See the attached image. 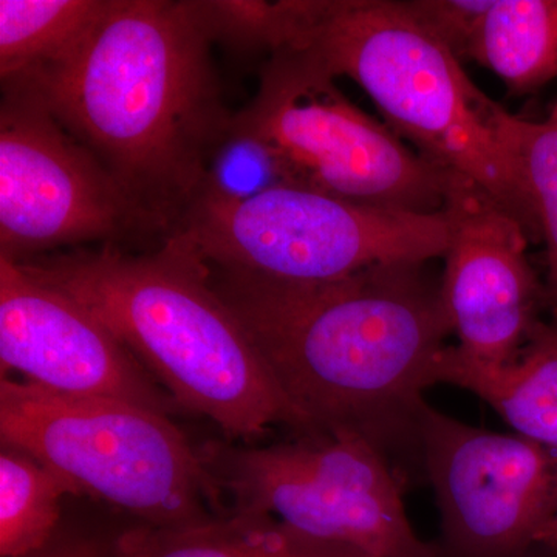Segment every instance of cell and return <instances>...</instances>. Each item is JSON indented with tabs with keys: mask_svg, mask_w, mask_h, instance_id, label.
Here are the masks:
<instances>
[{
	"mask_svg": "<svg viewBox=\"0 0 557 557\" xmlns=\"http://www.w3.org/2000/svg\"><path fill=\"white\" fill-rule=\"evenodd\" d=\"M207 2L110 0L67 60L30 90L94 153L153 228L177 233L228 135Z\"/></svg>",
	"mask_w": 557,
	"mask_h": 557,
	"instance_id": "6da1fadb",
	"label": "cell"
},
{
	"mask_svg": "<svg viewBox=\"0 0 557 557\" xmlns=\"http://www.w3.org/2000/svg\"><path fill=\"white\" fill-rule=\"evenodd\" d=\"M208 277L298 412L304 435L351 431L380 448L395 435L416 438L423 391L435 384L453 335L426 263H384L317 285Z\"/></svg>",
	"mask_w": 557,
	"mask_h": 557,
	"instance_id": "7a4b0ae2",
	"label": "cell"
},
{
	"mask_svg": "<svg viewBox=\"0 0 557 557\" xmlns=\"http://www.w3.org/2000/svg\"><path fill=\"white\" fill-rule=\"evenodd\" d=\"M17 265L100 319L183 413L208 418L231 442L277 426L306 434L247 330L182 249L101 245Z\"/></svg>",
	"mask_w": 557,
	"mask_h": 557,
	"instance_id": "3957f363",
	"label": "cell"
},
{
	"mask_svg": "<svg viewBox=\"0 0 557 557\" xmlns=\"http://www.w3.org/2000/svg\"><path fill=\"white\" fill-rule=\"evenodd\" d=\"M273 51L309 54L357 83L384 123L443 171L475 183L542 240L533 194L505 138L507 110L397 0H281Z\"/></svg>",
	"mask_w": 557,
	"mask_h": 557,
	"instance_id": "277c9868",
	"label": "cell"
},
{
	"mask_svg": "<svg viewBox=\"0 0 557 557\" xmlns=\"http://www.w3.org/2000/svg\"><path fill=\"white\" fill-rule=\"evenodd\" d=\"M0 438L58 472L76 497L97 498L135 525L177 527L223 515L200 448L166 413L2 379Z\"/></svg>",
	"mask_w": 557,
	"mask_h": 557,
	"instance_id": "5b68a950",
	"label": "cell"
},
{
	"mask_svg": "<svg viewBox=\"0 0 557 557\" xmlns=\"http://www.w3.org/2000/svg\"><path fill=\"white\" fill-rule=\"evenodd\" d=\"M209 274L278 285L341 281L384 263L445 258L448 220L277 186L251 199L201 196L168 237Z\"/></svg>",
	"mask_w": 557,
	"mask_h": 557,
	"instance_id": "8992f818",
	"label": "cell"
},
{
	"mask_svg": "<svg viewBox=\"0 0 557 557\" xmlns=\"http://www.w3.org/2000/svg\"><path fill=\"white\" fill-rule=\"evenodd\" d=\"M335 79L309 54L274 51L255 100L234 113L231 127L269 150L285 186L368 207L443 212L453 174L357 108Z\"/></svg>",
	"mask_w": 557,
	"mask_h": 557,
	"instance_id": "52a82bcc",
	"label": "cell"
},
{
	"mask_svg": "<svg viewBox=\"0 0 557 557\" xmlns=\"http://www.w3.org/2000/svg\"><path fill=\"white\" fill-rule=\"evenodd\" d=\"M223 511L271 516L370 557H440L417 536L394 472L375 443L351 431L269 446H200Z\"/></svg>",
	"mask_w": 557,
	"mask_h": 557,
	"instance_id": "ba28073f",
	"label": "cell"
},
{
	"mask_svg": "<svg viewBox=\"0 0 557 557\" xmlns=\"http://www.w3.org/2000/svg\"><path fill=\"white\" fill-rule=\"evenodd\" d=\"M90 242L163 244L116 180L33 91L2 87L0 258L20 263Z\"/></svg>",
	"mask_w": 557,
	"mask_h": 557,
	"instance_id": "9c48e42d",
	"label": "cell"
},
{
	"mask_svg": "<svg viewBox=\"0 0 557 557\" xmlns=\"http://www.w3.org/2000/svg\"><path fill=\"white\" fill-rule=\"evenodd\" d=\"M416 440L450 557H520L557 511V450L421 403Z\"/></svg>",
	"mask_w": 557,
	"mask_h": 557,
	"instance_id": "30bf717a",
	"label": "cell"
},
{
	"mask_svg": "<svg viewBox=\"0 0 557 557\" xmlns=\"http://www.w3.org/2000/svg\"><path fill=\"white\" fill-rule=\"evenodd\" d=\"M443 214L449 242L440 278L454 354L486 366L518 357L547 304L525 228L475 183L450 175Z\"/></svg>",
	"mask_w": 557,
	"mask_h": 557,
	"instance_id": "8fae6325",
	"label": "cell"
},
{
	"mask_svg": "<svg viewBox=\"0 0 557 557\" xmlns=\"http://www.w3.org/2000/svg\"><path fill=\"white\" fill-rule=\"evenodd\" d=\"M0 364L53 394L183 413L112 332L60 289L0 258Z\"/></svg>",
	"mask_w": 557,
	"mask_h": 557,
	"instance_id": "7c38bea8",
	"label": "cell"
},
{
	"mask_svg": "<svg viewBox=\"0 0 557 557\" xmlns=\"http://www.w3.org/2000/svg\"><path fill=\"white\" fill-rule=\"evenodd\" d=\"M437 383L478 395L520 437L557 450V319H542L508 364L467 361L446 347L435 368Z\"/></svg>",
	"mask_w": 557,
	"mask_h": 557,
	"instance_id": "4fadbf2b",
	"label": "cell"
},
{
	"mask_svg": "<svg viewBox=\"0 0 557 557\" xmlns=\"http://www.w3.org/2000/svg\"><path fill=\"white\" fill-rule=\"evenodd\" d=\"M110 557H370L319 541L258 512L226 511L185 525H134L116 534Z\"/></svg>",
	"mask_w": 557,
	"mask_h": 557,
	"instance_id": "5bb4252c",
	"label": "cell"
},
{
	"mask_svg": "<svg viewBox=\"0 0 557 557\" xmlns=\"http://www.w3.org/2000/svg\"><path fill=\"white\" fill-rule=\"evenodd\" d=\"M110 0H0L2 86L38 78L75 53Z\"/></svg>",
	"mask_w": 557,
	"mask_h": 557,
	"instance_id": "9a60e30c",
	"label": "cell"
},
{
	"mask_svg": "<svg viewBox=\"0 0 557 557\" xmlns=\"http://www.w3.org/2000/svg\"><path fill=\"white\" fill-rule=\"evenodd\" d=\"M469 61L491 70L515 95L557 79V0H493Z\"/></svg>",
	"mask_w": 557,
	"mask_h": 557,
	"instance_id": "2e32d148",
	"label": "cell"
},
{
	"mask_svg": "<svg viewBox=\"0 0 557 557\" xmlns=\"http://www.w3.org/2000/svg\"><path fill=\"white\" fill-rule=\"evenodd\" d=\"M72 485L13 446L0 450V557H25L57 536Z\"/></svg>",
	"mask_w": 557,
	"mask_h": 557,
	"instance_id": "e0dca14e",
	"label": "cell"
},
{
	"mask_svg": "<svg viewBox=\"0 0 557 557\" xmlns=\"http://www.w3.org/2000/svg\"><path fill=\"white\" fill-rule=\"evenodd\" d=\"M504 131L522 161L542 240L547 247L545 298L557 319V100L544 121H530L505 113Z\"/></svg>",
	"mask_w": 557,
	"mask_h": 557,
	"instance_id": "ac0fdd59",
	"label": "cell"
},
{
	"mask_svg": "<svg viewBox=\"0 0 557 557\" xmlns=\"http://www.w3.org/2000/svg\"><path fill=\"white\" fill-rule=\"evenodd\" d=\"M277 186L285 183L269 150L255 138L230 127L209 164L201 196L239 201Z\"/></svg>",
	"mask_w": 557,
	"mask_h": 557,
	"instance_id": "d6986e66",
	"label": "cell"
},
{
	"mask_svg": "<svg viewBox=\"0 0 557 557\" xmlns=\"http://www.w3.org/2000/svg\"><path fill=\"white\" fill-rule=\"evenodd\" d=\"M493 0H410L406 7L460 61H469L475 36Z\"/></svg>",
	"mask_w": 557,
	"mask_h": 557,
	"instance_id": "ffe728a7",
	"label": "cell"
},
{
	"mask_svg": "<svg viewBox=\"0 0 557 557\" xmlns=\"http://www.w3.org/2000/svg\"><path fill=\"white\" fill-rule=\"evenodd\" d=\"M116 534L62 522L57 536L46 547L25 557H110Z\"/></svg>",
	"mask_w": 557,
	"mask_h": 557,
	"instance_id": "44dd1931",
	"label": "cell"
},
{
	"mask_svg": "<svg viewBox=\"0 0 557 557\" xmlns=\"http://www.w3.org/2000/svg\"><path fill=\"white\" fill-rule=\"evenodd\" d=\"M537 547L544 548L549 555L557 557V511L545 527L539 531L536 537Z\"/></svg>",
	"mask_w": 557,
	"mask_h": 557,
	"instance_id": "7402d4cb",
	"label": "cell"
},
{
	"mask_svg": "<svg viewBox=\"0 0 557 557\" xmlns=\"http://www.w3.org/2000/svg\"><path fill=\"white\" fill-rule=\"evenodd\" d=\"M520 557H555V556L549 555L548 552H545L544 548L537 547V545H536V547L528 549L525 555H522Z\"/></svg>",
	"mask_w": 557,
	"mask_h": 557,
	"instance_id": "603a6c76",
	"label": "cell"
}]
</instances>
